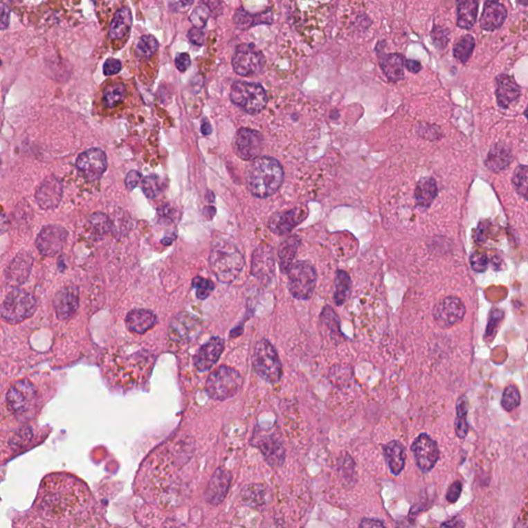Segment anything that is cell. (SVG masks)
Instances as JSON below:
<instances>
[{
  "label": "cell",
  "instance_id": "obj_9",
  "mask_svg": "<svg viewBox=\"0 0 528 528\" xmlns=\"http://www.w3.org/2000/svg\"><path fill=\"white\" fill-rule=\"evenodd\" d=\"M233 66L237 75L251 77L264 71L265 57L253 44H242L233 54Z\"/></svg>",
  "mask_w": 528,
  "mask_h": 528
},
{
  "label": "cell",
  "instance_id": "obj_52",
  "mask_svg": "<svg viewBox=\"0 0 528 528\" xmlns=\"http://www.w3.org/2000/svg\"><path fill=\"white\" fill-rule=\"evenodd\" d=\"M142 180V174L138 170H131L126 176L125 184L129 190H134Z\"/></svg>",
  "mask_w": 528,
  "mask_h": 528
},
{
  "label": "cell",
  "instance_id": "obj_23",
  "mask_svg": "<svg viewBox=\"0 0 528 528\" xmlns=\"http://www.w3.org/2000/svg\"><path fill=\"white\" fill-rule=\"evenodd\" d=\"M495 94L498 106L502 109H508L512 102L518 100L521 89L512 77L500 75L496 78Z\"/></svg>",
  "mask_w": 528,
  "mask_h": 528
},
{
  "label": "cell",
  "instance_id": "obj_17",
  "mask_svg": "<svg viewBox=\"0 0 528 528\" xmlns=\"http://www.w3.org/2000/svg\"><path fill=\"white\" fill-rule=\"evenodd\" d=\"M63 185L57 176H48L42 182L35 193L37 205L43 210H54L62 199Z\"/></svg>",
  "mask_w": 528,
  "mask_h": 528
},
{
  "label": "cell",
  "instance_id": "obj_42",
  "mask_svg": "<svg viewBox=\"0 0 528 528\" xmlns=\"http://www.w3.org/2000/svg\"><path fill=\"white\" fill-rule=\"evenodd\" d=\"M90 226L95 235H104L111 230V221L104 212H95L90 217Z\"/></svg>",
  "mask_w": 528,
  "mask_h": 528
},
{
  "label": "cell",
  "instance_id": "obj_7",
  "mask_svg": "<svg viewBox=\"0 0 528 528\" xmlns=\"http://www.w3.org/2000/svg\"><path fill=\"white\" fill-rule=\"evenodd\" d=\"M288 275V287L291 295L298 300H310L317 283V273L314 266L308 262H296Z\"/></svg>",
  "mask_w": 528,
  "mask_h": 528
},
{
  "label": "cell",
  "instance_id": "obj_32",
  "mask_svg": "<svg viewBox=\"0 0 528 528\" xmlns=\"http://www.w3.org/2000/svg\"><path fill=\"white\" fill-rule=\"evenodd\" d=\"M479 3L475 0L458 2L457 25L462 29H471L474 26L477 16Z\"/></svg>",
  "mask_w": 528,
  "mask_h": 528
},
{
  "label": "cell",
  "instance_id": "obj_20",
  "mask_svg": "<svg viewBox=\"0 0 528 528\" xmlns=\"http://www.w3.org/2000/svg\"><path fill=\"white\" fill-rule=\"evenodd\" d=\"M55 312L60 320H69L79 309V290L75 286L62 288L55 296Z\"/></svg>",
  "mask_w": 528,
  "mask_h": 528
},
{
  "label": "cell",
  "instance_id": "obj_43",
  "mask_svg": "<svg viewBox=\"0 0 528 528\" xmlns=\"http://www.w3.org/2000/svg\"><path fill=\"white\" fill-rule=\"evenodd\" d=\"M210 12H211V8L207 6V3L201 4L193 10L190 16V21L194 25L195 28L203 29L206 26L208 20H209Z\"/></svg>",
  "mask_w": 528,
  "mask_h": 528
},
{
  "label": "cell",
  "instance_id": "obj_46",
  "mask_svg": "<svg viewBox=\"0 0 528 528\" xmlns=\"http://www.w3.org/2000/svg\"><path fill=\"white\" fill-rule=\"evenodd\" d=\"M502 318H504L502 311L498 310V309H494L492 311L489 320H488L487 327H486L485 338H490V340L493 338L494 334L498 331V326H500Z\"/></svg>",
  "mask_w": 528,
  "mask_h": 528
},
{
  "label": "cell",
  "instance_id": "obj_49",
  "mask_svg": "<svg viewBox=\"0 0 528 528\" xmlns=\"http://www.w3.org/2000/svg\"><path fill=\"white\" fill-rule=\"evenodd\" d=\"M462 484L460 483L459 481H455L453 484H451L449 489H448L446 498H447V500L449 502H457L458 498H459L460 494H462Z\"/></svg>",
  "mask_w": 528,
  "mask_h": 528
},
{
  "label": "cell",
  "instance_id": "obj_31",
  "mask_svg": "<svg viewBox=\"0 0 528 528\" xmlns=\"http://www.w3.org/2000/svg\"><path fill=\"white\" fill-rule=\"evenodd\" d=\"M437 195V186L435 179L423 178L418 182L415 190L416 203L418 207L427 209L430 207Z\"/></svg>",
  "mask_w": 528,
  "mask_h": 528
},
{
  "label": "cell",
  "instance_id": "obj_14",
  "mask_svg": "<svg viewBox=\"0 0 528 528\" xmlns=\"http://www.w3.org/2000/svg\"><path fill=\"white\" fill-rule=\"evenodd\" d=\"M264 144V136L260 131L242 128L235 134V151L241 159L255 160L260 156Z\"/></svg>",
  "mask_w": 528,
  "mask_h": 528
},
{
  "label": "cell",
  "instance_id": "obj_50",
  "mask_svg": "<svg viewBox=\"0 0 528 528\" xmlns=\"http://www.w3.org/2000/svg\"><path fill=\"white\" fill-rule=\"evenodd\" d=\"M448 33H446L444 29L439 28V27H435L433 31V39L435 42V45L437 43V47L444 48L447 46L448 43Z\"/></svg>",
  "mask_w": 528,
  "mask_h": 528
},
{
  "label": "cell",
  "instance_id": "obj_26",
  "mask_svg": "<svg viewBox=\"0 0 528 528\" xmlns=\"http://www.w3.org/2000/svg\"><path fill=\"white\" fill-rule=\"evenodd\" d=\"M384 455L393 475H399L406 466V449L399 441H392L384 446Z\"/></svg>",
  "mask_w": 528,
  "mask_h": 528
},
{
  "label": "cell",
  "instance_id": "obj_36",
  "mask_svg": "<svg viewBox=\"0 0 528 528\" xmlns=\"http://www.w3.org/2000/svg\"><path fill=\"white\" fill-rule=\"evenodd\" d=\"M456 412L457 417L455 420L456 435L459 439H464L468 433V423L466 420L468 416V401L464 397H460L456 405Z\"/></svg>",
  "mask_w": 528,
  "mask_h": 528
},
{
  "label": "cell",
  "instance_id": "obj_41",
  "mask_svg": "<svg viewBox=\"0 0 528 528\" xmlns=\"http://www.w3.org/2000/svg\"><path fill=\"white\" fill-rule=\"evenodd\" d=\"M521 403V395L518 388L515 385H510L504 389L502 397V406L506 411L510 412L519 407Z\"/></svg>",
  "mask_w": 528,
  "mask_h": 528
},
{
  "label": "cell",
  "instance_id": "obj_33",
  "mask_svg": "<svg viewBox=\"0 0 528 528\" xmlns=\"http://www.w3.org/2000/svg\"><path fill=\"white\" fill-rule=\"evenodd\" d=\"M321 325L326 329V334L336 342H340L343 338L340 328V319L331 307H325L322 311Z\"/></svg>",
  "mask_w": 528,
  "mask_h": 528
},
{
  "label": "cell",
  "instance_id": "obj_2",
  "mask_svg": "<svg viewBox=\"0 0 528 528\" xmlns=\"http://www.w3.org/2000/svg\"><path fill=\"white\" fill-rule=\"evenodd\" d=\"M210 267L221 283H233L245 266V258L235 244L219 241L212 245L209 258Z\"/></svg>",
  "mask_w": 528,
  "mask_h": 528
},
{
  "label": "cell",
  "instance_id": "obj_1",
  "mask_svg": "<svg viewBox=\"0 0 528 528\" xmlns=\"http://www.w3.org/2000/svg\"><path fill=\"white\" fill-rule=\"evenodd\" d=\"M246 181L252 195L267 199L275 194L283 184V167L277 159L258 157L248 166Z\"/></svg>",
  "mask_w": 528,
  "mask_h": 528
},
{
  "label": "cell",
  "instance_id": "obj_16",
  "mask_svg": "<svg viewBox=\"0 0 528 528\" xmlns=\"http://www.w3.org/2000/svg\"><path fill=\"white\" fill-rule=\"evenodd\" d=\"M275 256L271 246H258L252 255L251 273L258 281L268 285L275 275Z\"/></svg>",
  "mask_w": 528,
  "mask_h": 528
},
{
  "label": "cell",
  "instance_id": "obj_19",
  "mask_svg": "<svg viewBox=\"0 0 528 528\" xmlns=\"http://www.w3.org/2000/svg\"><path fill=\"white\" fill-rule=\"evenodd\" d=\"M308 217V210L304 208H295L290 211L275 214L268 221V228L271 233L277 235L289 233Z\"/></svg>",
  "mask_w": 528,
  "mask_h": 528
},
{
  "label": "cell",
  "instance_id": "obj_56",
  "mask_svg": "<svg viewBox=\"0 0 528 528\" xmlns=\"http://www.w3.org/2000/svg\"><path fill=\"white\" fill-rule=\"evenodd\" d=\"M10 23V10L6 8V4L1 6V29H6Z\"/></svg>",
  "mask_w": 528,
  "mask_h": 528
},
{
  "label": "cell",
  "instance_id": "obj_11",
  "mask_svg": "<svg viewBox=\"0 0 528 528\" xmlns=\"http://www.w3.org/2000/svg\"><path fill=\"white\" fill-rule=\"evenodd\" d=\"M66 229L58 225H48L39 231L37 237V248L42 255L53 257L60 253L67 239Z\"/></svg>",
  "mask_w": 528,
  "mask_h": 528
},
{
  "label": "cell",
  "instance_id": "obj_47",
  "mask_svg": "<svg viewBox=\"0 0 528 528\" xmlns=\"http://www.w3.org/2000/svg\"><path fill=\"white\" fill-rule=\"evenodd\" d=\"M472 268L477 273H483L488 267V257L482 252H475L470 258Z\"/></svg>",
  "mask_w": 528,
  "mask_h": 528
},
{
  "label": "cell",
  "instance_id": "obj_35",
  "mask_svg": "<svg viewBox=\"0 0 528 528\" xmlns=\"http://www.w3.org/2000/svg\"><path fill=\"white\" fill-rule=\"evenodd\" d=\"M267 22H268V15L266 14L251 15L243 8H239L235 12V23L237 28L239 29H248L250 27L260 24V23Z\"/></svg>",
  "mask_w": 528,
  "mask_h": 528
},
{
  "label": "cell",
  "instance_id": "obj_5",
  "mask_svg": "<svg viewBox=\"0 0 528 528\" xmlns=\"http://www.w3.org/2000/svg\"><path fill=\"white\" fill-rule=\"evenodd\" d=\"M230 100L250 115H257L266 107L267 94L260 84L237 81L231 86Z\"/></svg>",
  "mask_w": 528,
  "mask_h": 528
},
{
  "label": "cell",
  "instance_id": "obj_44",
  "mask_svg": "<svg viewBox=\"0 0 528 528\" xmlns=\"http://www.w3.org/2000/svg\"><path fill=\"white\" fill-rule=\"evenodd\" d=\"M142 189L148 199H155L161 191L158 176H155V174H150V176L144 178L142 182Z\"/></svg>",
  "mask_w": 528,
  "mask_h": 528
},
{
  "label": "cell",
  "instance_id": "obj_53",
  "mask_svg": "<svg viewBox=\"0 0 528 528\" xmlns=\"http://www.w3.org/2000/svg\"><path fill=\"white\" fill-rule=\"evenodd\" d=\"M188 39H190L191 43L194 44L197 46H201L205 42V33L203 29L195 28L193 27L188 33Z\"/></svg>",
  "mask_w": 528,
  "mask_h": 528
},
{
  "label": "cell",
  "instance_id": "obj_57",
  "mask_svg": "<svg viewBox=\"0 0 528 528\" xmlns=\"http://www.w3.org/2000/svg\"><path fill=\"white\" fill-rule=\"evenodd\" d=\"M405 64L408 71H411V73H419L420 69H421V64L416 60H407L406 61Z\"/></svg>",
  "mask_w": 528,
  "mask_h": 528
},
{
  "label": "cell",
  "instance_id": "obj_6",
  "mask_svg": "<svg viewBox=\"0 0 528 528\" xmlns=\"http://www.w3.org/2000/svg\"><path fill=\"white\" fill-rule=\"evenodd\" d=\"M37 298L24 290L15 289L6 295L1 304V317L10 324H18L35 314Z\"/></svg>",
  "mask_w": 528,
  "mask_h": 528
},
{
  "label": "cell",
  "instance_id": "obj_22",
  "mask_svg": "<svg viewBox=\"0 0 528 528\" xmlns=\"http://www.w3.org/2000/svg\"><path fill=\"white\" fill-rule=\"evenodd\" d=\"M507 16L508 12L504 4L498 1H487L484 4L480 25L484 30L494 31L502 27Z\"/></svg>",
  "mask_w": 528,
  "mask_h": 528
},
{
  "label": "cell",
  "instance_id": "obj_12",
  "mask_svg": "<svg viewBox=\"0 0 528 528\" xmlns=\"http://www.w3.org/2000/svg\"><path fill=\"white\" fill-rule=\"evenodd\" d=\"M201 323L199 318L188 313H181L172 319L170 326V336L174 342L188 344L201 334Z\"/></svg>",
  "mask_w": 528,
  "mask_h": 528
},
{
  "label": "cell",
  "instance_id": "obj_54",
  "mask_svg": "<svg viewBox=\"0 0 528 528\" xmlns=\"http://www.w3.org/2000/svg\"><path fill=\"white\" fill-rule=\"evenodd\" d=\"M359 528H386L382 521L376 519L365 518L359 523Z\"/></svg>",
  "mask_w": 528,
  "mask_h": 528
},
{
  "label": "cell",
  "instance_id": "obj_51",
  "mask_svg": "<svg viewBox=\"0 0 528 528\" xmlns=\"http://www.w3.org/2000/svg\"><path fill=\"white\" fill-rule=\"evenodd\" d=\"M174 63H176V69L184 73L190 66V56L187 53L178 54L176 59H174Z\"/></svg>",
  "mask_w": 528,
  "mask_h": 528
},
{
  "label": "cell",
  "instance_id": "obj_24",
  "mask_svg": "<svg viewBox=\"0 0 528 528\" xmlns=\"http://www.w3.org/2000/svg\"><path fill=\"white\" fill-rule=\"evenodd\" d=\"M230 481L231 475L227 471L221 470V468L217 470L208 486L207 493H206L208 502L212 504H218L223 502L228 492Z\"/></svg>",
  "mask_w": 528,
  "mask_h": 528
},
{
  "label": "cell",
  "instance_id": "obj_27",
  "mask_svg": "<svg viewBox=\"0 0 528 528\" xmlns=\"http://www.w3.org/2000/svg\"><path fill=\"white\" fill-rule=\"evenodd\" d=\"M300 245V239L296 235L287 237L285 241L282 242L277 250V257H279L280 268L282 273H289L290 269L293 266V260Z\"/></svg>",
  "mask_w": 528,
  "mask_h": 528
},
{
  "label": "cell",
  "instance_id": "obj_21",
  "mask_svg": "<svg viewBox=\"0 0 528 528\" xmlns=\"http://www.w3.org/2000/svg\"><path fill=\"white\" fill-rule=\"evenodd\" d=\"M224 351V340L221 338H212L203 345L194 357V365L197 370L203 372L210 370L218 363Z\"/></svg>",
  "mask_w": 528,
  "mask_h": 528
},
{
  "label": "cell",
  "instance_id": "obj_3",
  "mask_svg": "<svg viewBox=\"0 0 528 528\" xmlns=\"http://www.w3.org/2000/svg\"><path fill=\"white\" fill-rule=\"evenodd\" d=\"M252 365L258 376L271 384L279 382L283 376V367L277 350L264 338L256 344Z\"/></svg>",
  "mask_w": 528,
  "mask_h": 528
},
{
  "label": "cell",
  "instance_id": "obj_8",
  "mask_svg": "<svg viewBox=\"0 0 528 528\" xmlns=\"http://www.w3.org/2000/svg\"><path fill=\"white\" fill-rule=\"evenodd\" d=\"M37 387L30 381L23 379L12 384L6 394L10 411L16 416H24L33 411L37 401Z\"/></svg>",
  "mask_w": 528,
  "mask_h": 528
},
{
  "label": "cell",
  "instance_id": "obj_13",
  "mask_svg": "<svg viewBox=\"0 0 528 528\" xmlns=\"http://www.w3.org/2000/svg\"><path fill=\"white\" fill-rule=\"evenodd\" d=\"M412 452L418 468L423 473H428L435 468L439 457L437 441L426 433H421L412 445Z\"/></svg>",
  "mask_w": 528,
  "mask_h": 528
},
{
  "label": "cell",
  "instance_id": "obj_37",
  "mask_svg": "<svg viewBox=\"0 0 528 528\" xmlns=\"http://www.w3.org/2000/svg\"><path fill=\"white\" fill-rule=\"evenodd\" d=\"M475 42L472 35H468L460 37L454 46L453 54L455 58L462 63H466L472 56L475 49Z\"/></svg>",
  "mask_w": 528,
  "mask_h": 528
},
{
  "label": "cell",
  "instance_id": "obj_40",
  "mask_svg": "<svg viewBox=\"0 0 528 528\" xmlns=\"http://www.w3.org/2000/svg\"><path fill=\"white\" fill-rule=\"evenodd\" d=\"M159 48V43L153 35H144L140 37L138 46H136V55L140 58H150L156 53Z\"/></svg>",
  "mask_w": 528,
  "mask_h": 528
},
{
  "label": "cell",
  "instance_id": "obj_30",
  "mask_svg": "<svg viewBox=\"0 0 528 528\" xmlns=\"http://www.w3.org/2000/svg\"><path fill=\"white\" fill-rule=\"evenodd\" d=\"M132 25V15L128 8H122L116 12L109 28V37L113 39H123L129 33Z\"/></svg>",
  "mask_w": 528,
  "mask_h": 528
},
{
  "label": "cell",
  "instance_id": "obj_29",
  "mask_svg": "<svg viewBox=\"0 0 528 528\" xmlns=\"http://www.w3.org/2000/svg\"><path fill=\"white\" fill-rule=\"evenodd\" d=\"M405 62L401 54L384 55L380 60L382 71L390 82H399L403 79Z\"/></svg>",
  "mask_w": 528,
  "mask_h": 528
},
{
  "label": "cell",
  "instance_id": "obj_28",
  "mask_svg": "<svg viewBox=\"0 0 528 528\" xmlns=\"http://www.w3.org/2000/svg\"><path fill=\"white\" fill-rule=\"evenodd\" d=\"M513 160L512 152L504 144H495L490 149L486 159V166L492 172H502L508 167Z\"/></svg>",
  "mask_w": 528,
  "mask_h": 528
},
{
  "label": "cell",
  "instance_id": "obj_4",
  "mask_svg": "<svg viewBox=\"0 0 528 528\" xmlns=\"http://www.w3.org/2000/svg\"><path fill=\"white\" fill-rule=\"evenodd\" d=\"M243 386V376L233 367H218L210 374L206 384L208 395L215 401H226L235 397Z\"/></svg>",
  "mask_w": 528,
  "mask_h": 528
},
{
  "label": "cell",
  "instance_id": "obj_55",
  "mask_svg": "<svg viewBox=\"0 0 528 528\" xmlns=\"http://www.w3.org/2000/svg\"><path fill=\"white\" fill-rule=\"evenodd\" d=\"M464 527H466V522H464V519L455 517V518L450 519V520L444 522L441 528H464Z\"/></svg>",
  "mask_w": 528,
  "mask_h": 528
},
{
  "label": "cell",
  "instance_id": "obj_39",
  "mask_svg": "<svg viewBox=\"0 0 528 528\" xmlns=\"http://www.w3.org/2000/svg\"><path fill=\"white\" fill-rule=\"evenodd\" d=\"M512 182L517 193L528 201V165H520L515 170Z\"/></svg>",
  "mask_w": 528,
  "mask_h": 528
},
{
  "label": "cell",
  "instance_id": "obj_15",
  "mask_svg": "<svg viewBox=\"0 0 528 528\" xmlns=\"http://www.w3.org/2000/svg\"><path fill=\"white\" fill-rule=\"evenodd\" d=\"M77 167L89 181L102 178L107 167V155L98 148H92L81 153L77 159Z\"/></svg>",
  "mask_w": 528,
  "mask_h": 528
},
{
  "label": "cell",
  "instance_id": "obj_58",
  "mask_svg": "<svg viewBox=\"0 0 528 528\" xmlns=\"http://www.w3.org/2000/svg\"><path fill=\"white\" fill-rule=\"evenodd\" d=\"M201 132H203L205 136H209V134H212V126L211 124L209 123L208 121H203V125H201Z\"/></svg>",
  "mask_w": 528,
  "mask_h": 528
},
{
  "label": "cell",
  "instance_id": "obj_48",
  "mask_svg": "<svg viewBox=\"0 0 528 528\" xmlns=\"http://www.w3.org/2000/svg\"><path fill=\"white\" fill-rule=\"evenodd\" d=\"M122 64L118 59L109 58L104 64V73L106 75H113L120 73Z\"/></svg>",
  "mask_w": 528,
  "mask_h": 528
},
{
  "label": "cell",
  "instance_id": "obj_45",
  "mask_svg": "<svg viewBox=\"0 0 528 528\" xmlns=\"http://www.w3.org/2000/svg\"><path fill=\"white\" fill-rule=\"evenodd\" d=\"M193 287L197 289V298L203 300L211 295L212 290L215 289L214 283L210 280L203 279L201 277H194L193 280Z\"/></svg>",
  "mask_w": 528,
  "mask_h": 528
},
{
  "label": "cell",
  "instance_id": "obj_38",
  "mask_svg": "<svg viewBox=\"0 0 528 528\" xmlns=\"http://www.w3.org/2000/svg\"><path fill=\"white\" fill-rule=\"evenodd\" d=\"M126 96L124 84L117 83L109 86L104 92V102L107 107H115L123 102Z\"/></svg>",
  "mask_w": 528,
  "mask_h": 528
},
{
  "label": "cell",
  "instance_id": "obj_18",
  "mask_svg": "<svg viewBox=\"0 0 528 528\" xmlns=\"http://www.w3.org/2000/svg\"><path fill=\"white\" fill-rule=\"evenodd\" d=\"M33 258L28 252H21L8 265L6 281L10 287L17 288L28 279L33 269Z\"/></svg>",
  "mask_w": 528,
  "mask_h": 528
},
{
  "label": "cell",
  "instance_id": "obj_10",
  "mask_svg": "<svg viewBox=\"0 0 528 528\" xmlns=\"http://www.w3.org/2000/svg\"><path fill=\"white\" fill-rule=\"evenodd\" d=\"M464 302L456 296H447L439 300L433 309V320L441 328H450L460 323L466 316Z\"/></svg>",
  "mask_w": 528,
  "mask_h": 528
},
{
  "label": "cell",
  "instance_id": "obj_25",
  "mask_svg": "<svg viewBox=\"0 0 528 528\" xmlns=\"http://www.w3.org/2000/svg\"><path fill=\"white\" fill-rule=\"evenodd\" d=\"M157 317L149 310H134L126 316V325L134 334H144L154 327Z\"/></svg>",
  "mask_w": 528,
  "mask_h": 528
},
{
  "label": "cell",
  "instance_id": "obj_34",
  "mask_svg": "<svg viewBox=\"0 0 528 528\" xmlns=\"http://www.w3.org/2000/svg\"><path fill=\"white\" fill-rule=\"evenodd\" d=\"M351 293V279L348 273L344 271H338L336 277V291H334V302L338 306H342L348 300Z\"/></svg>",
  "mask_w": 528,
  "mask_h": 528
},
{
  "label": "cell",
  "instance_id": "obj_59",
  "mask_svg": "<svg viewBox=\"0 0 528 528\" xmlns=\"http://www.w3.org/2000/svg\"><path fill=\"white\" fill-rule=\"evenodd\" d=\"M525 117H527V119L528 120V106L527 107V109H525Z\"/></svg>",
  "mask_w": 528,
  "mask_h": 528
}]
</instances>
